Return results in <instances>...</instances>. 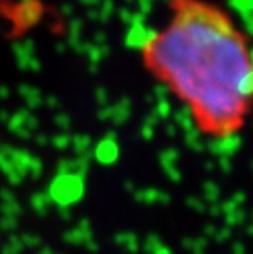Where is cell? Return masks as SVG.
I'll use <instances>...</instances> for the list:
<instances>
[{"mask_svg": "<svg viewBox=\"0 0 253 254\" xmlns=\"http://www.w3.org/2000/svg\"><path fill=\"white\" fill-rule=\"evenodd\" d=\"M145 71L184 107L202 136L240 134L253 112V50L211 0H171L168 18L138 48Z\"/></svg>", "mask_w": 253, "mask_h": 254, "instance_id": "6da1fadb", "label": "cell"}]
</instances>
